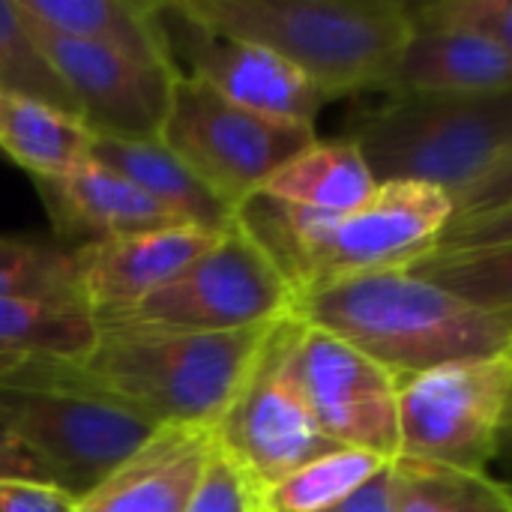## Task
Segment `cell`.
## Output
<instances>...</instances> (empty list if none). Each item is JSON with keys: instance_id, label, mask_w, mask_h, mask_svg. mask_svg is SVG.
<instances>
[{"instance_id": "9", "label": "cell", "mask_w": 512, "mask_h": 512, "mask_svg": "<svg viewBox=\"0 0 512 512\" xmlns=\"http://www.w3.org/2000/svg\"><path fill=\"white\" fill-rule=\"evenodd\" d=\"M399 384V459L486 474L512 396V357L465 360Z\"/></svg>"}, {"instance_id": "1", "label": "cell", "mask_w": 512, "mask_h": 512, "mask_svg": "<svg viewBox=\"0 0 512 512\" xmlns=\"http://www.w3.org/2000/svg\"><path fill=\"white\" fill-rule=\"evenodd\" d=\"M294 318L357 348L396 381L465 360L512 357V321L414 276L366 273L306 291Z\"/></svg>"}, {"instance_id": "5", "label": "cell", "mask_w": 512, "mask_h": 512, "mask_svg": "<svg viewBox=\"0 0 512 512\" xmlns=\"http://www.w3.org/2000/svg\"><path fill=\"white\" fill-rule=\"evenodd\" d=\"M0 423L81 501L135 456L162 426L141 411L39 363L0 381Z\"/></svg>"}, {"instance_id": "34", "label": "cell", "mask_w": 512, "mask_h": 512, "mask_svg": "<svg viewBox=\"0 0 512 512\" xmlns=\"http://www.w3.org/2000/svg\"><path fill=\"white\" fill-rule=\"evenodd\" d=\"M324 512H396V477H393V465L378 474L372 483H366L360 492H354L348 501L330 507Z\"/></svg>"}, {"instance_id": "20", "label": "cell", "mask_w": 512, "mask_h": 512, "mask_svg": "<svg viewBox=\"0 0 512 512\" xmlns=\"http://www.w3.org/2000/svg\"><path fill=\"white\" fill-rule=\"evenodd\" d=\"M18 3L27 18L60 36L102 45L126 57H135L141 63L168 69L159 30L153 21V3L144 0H18Z\"/></svg>"}, {"instance_id": "30", "label": "cell", "mask_w": 512, "mask_h": 512, "mask_svg": "<svg viewBox=\"0 0 512 512\" xmlns=\"http://www.w3.org/2000/svg\"><path fill=\"white\" fill-rule=\"evenodd\" d=\"M512 207V150L501 156L483 177L453 195V219H471Z\"/></svg>"}, {"instance_id": "25", "label": "cell", "mask_w": 512, "mask_h": 512, "mask_svg": "<svg viewBox=\"0 0 512 512\" xmlns=\"http://www.w3.org/2000/svg\"><path fill=\"white\" fill-rule=\"evenodd\" d=\"M396 512H512V498L489 474L393 462Z\"/></svg>"}, {"instance_id": "14", "label": "cell", "mask_w": 512, "mask_h": 512, "mask_svg": "<svg viewBox=\"0 0 512 512\" xmlns=\"http://www.w3.org/2000/svg\"><path fill=\"white\" fill-rule=\"evenodd\" d=\"M222 234L198 225H168L75 246L81 300L93 315L135 306L186 273Z\"/></svg>"}, {"instance_id": "12", "label": "cell", "mask_w": 512, "mask_h": 512, "mask_svg": "<svg viewBox=\"0 0 512 512\" xmlns=\"http://www.w3.org/2000/svg\"><path fill=\"white\" fill-rule=\"evenodd\" d=\"M297 369L312 414L333 444L399 459V384L384 366L303 324Z\"/></svg>"}, {"instance_id": "26", "label": "cell", "mask_w": 512, "mask_h": 512, "mask_svg": "<svg viewBox=\"0 0 512 512\" xmlns=\"http://www.w3.org/2000/svg\"><path fill=\"white\" fill-rule=\"evenodd\" d=\"M0 93L36 99L81 120L72 93L36 42L33 24L18 0H0Z\"/></svg>"}, {"instance_id": "18", "label": "cell", "mask_w": 512, "mask_h": 512, "mask_svg": "<svg viewBox=\"0 0 512 512\" xmlns=\"http://www.w3.org/2000/svg\"><path fill=\"white\" fill-rule=\"evenodd\" d=\"M90 159L144 189L186 225L207 231H228L234 225V210L216 192H210L192 174V168L168 144H162V138H93Z\"/></svg>"}, {"instance_id": "3", "label": "cell", "mask_w": 512, "mask_h": 512, "mask_svg": "<svg viewBox=\"0 0 512 512\" xmlns=\"http://www.w3.org/2000/svg\"><path fill=\"white\" fill-rule=\"evenodd\" d=\"M210 27L264 45L330 99L381 90L408 36L396 0H183Z\"/></svg>"}, {"instance_id": "31", "label": "cell", "mask_w": 512, "mask_h": 512, "mask_svg": "<svg viewBox=\"0 0 512 512\" xmlns=\"http://www.w3.org/2000/svg\"><path fill=\"white\" fill-rule=\"evenodd\" d=\"M498 243H512V207L471 216V219H453L438 249H474V246H498Z\"/></svg>"}, {"instance_id": "29", "label": "cell", "mask_w": 512, "mask_h": 512, "mask_svg": "<svg viewBox=\"0 0 512 512\" xmlns=\"http://www.w3.org/2000/svg\"><path fill=\"white\" fill-rule=\"evenodd\" d=\"M186 512H264V495L237 465H231L216 450Z\"/></svg>"}, {"instance_id": "16", "label": "cell", "mask_w": 512, "mask_h": 512, "mask_svg": "<svg viewBox=\"0 0 512 512\" xmlns=\"http://www.w3.org/2000/svg\"><path fill=\"white\" fill-rule=\"evenodd\" d=\"M36 186L57 234L66 237V246H72V240L87 246L123 234L186 225L144 189L96 159H87L60 180H39Z\"/></svg>"}, {"instance_id": "8", "label": "cell", "mask_w": 512, "mask_h": 512, "mask_svg": "<svg viewBox=\"0 0 512 512\" xmlns=\"http://www.w3.org/2000/svg\"><path fill=\"white\" fill-rule=\"evenodd\" d=\"M300 333L303 324L294 315L273 327L252 375L213 429L216 450L237 465L261 495L303 465L339 450L318 426L306 399L297 369Z\"/></svg>"}, {"instance_id": "19", "label": "cell", "mask_w": 512, "mask_h": 512, "mask_svg": "<svg viewBox=\"0 0 512 512\" xmlns=\"http://www.w3.org/2000/svg\"><path fill=\"white\" fill-rule=\"evenodd\" d=\"M96 342V318L81 303L0 297V381L39 363L84 360Z\"/></svg>"}, {"instance_id": "24", "label": "cell", "mask_w": 512, "mask_h": 512, "mask_svg": "<svg viewBox=\"0 0 512 512\" xmlns=\"http://www.w3.org/2000/svg\"><path fill=\"white\" fill-rule=\"evenodd\" d=\"M414 276L512 321V243L474 249H435L414 267Z\"/></svg>"}, {"instance_id": "23", "label": "cell", "mask_w": 512, "mask_h": 512, "mask_svg": "<svg viewBox=\"0 0 512 512\" xmlns=\"http://www.w3.org/2000/svg\"><path fill=\"white\" fill-rule=\"evenodd\" d=\"M393 462L339 447L300 471L288 474L282 483L270 486L264 492V512H324L342 501H348L354 492H360L366 483H372L378 474H384Z\"/></svg>"}, {"instance_id": "17", "label": "cell", "mask_w": 512, "mask_h": 512, "mask_svg": "<svg viewBox=\"0 0 512 512\" xmlns=\"http://www.w3.org/2000/svg\"><path fill=\"white\" fill-rule=\"evenodd\" d=\"M507 87H512L507 51L471 33L414 24L381 90L387 96H444Z\"/></svg>"}, {"instance_id": "13", "label": "cell", "mask_w": 512, "mask_h": 512, "mask_svg": "<svg viewBox=\"0 0 512 512\" xmlns=\"http://www.w3.org/2000/svg\"><path fill=\"white\" fill-rule=\"evenodd\" d=\"M30 24L93 138L141 141L162 135L177 78L171 69L60 36L33 18Z\"/></svg>"}, {"instance_id": "2", "label": "cell", "mask_w": 512, "mask_h": 512, "mask_svg": "<svg viewBox=\"0 0 512 512\" xmlns=\"http://www.w3.org/2000/svg\"><path fill=\"white\" fill-rule=\"evenodd\" d=\"M276 324L237 333H99L84 360L57 369L156 426L216 429Z\"/></svg>"}, {"instance_id": "28", "label": "cell", "mask_w": 512, "mask_h": 512, "mask_svg": "<svg viewBox=\"0 0 512 512\" xmlns=\"http://www.w3.org/2000/svg\"><path fill=\"white\" fill-rule=\"evenodd\" d=\"M414 24L480 36L512 57V0H432L408 3Z\"/></svg>"}, {"instance_id": "4", "label": "cell", "mask_w": 512, "mask_h": 512, "mask_svg": "<svg viewBox=\"0 0 512 512\" xmlns=\"http://www.w3.org/2000/svg\"><path fill=\"white\" fill-rule=\"evenodd\" d=\"M378 183H429L459 195L512 150V87L387 96L351 126Z\"/></svg>"}, {"instance_id": "10", "label": "cell", "mask_w": 512, "mask_h": 512, "mask_svg": "<svg viewBox=\"0 0 512 512\" xmlns=\"http://www.w3.org/2000/svg\"><path fill=\"white\" fill-rule=\"evenodd\" d=\"M153 21L177 78L201 81L243 108L315 126L324 105L333 102L285 57L210 27L183 0L153 3Z\"/></svg>"}, {"instance_id": "32", "label": "cell", "mask_w": 512, "mask_h": 512, "mask_svg": "<svg viewBox=\"0 0 512 512\" xmlns=\"http://www.w3.org/2000/svg\"><path fill=\"white\" fill-rule=\"evenodd\" d=\"M75 498L51 483L0 480V512H75Z\"/></svg>"}, {"instance_id": "6", "label": "cell", "mask_w": 512, "mask_h": 512, "mask_svg": "<svg viewBox=\"0 0 512 512\" xmlns=\"http://www.w3.org/2000/svg\"><path fill=\"white\" fill-rule=\"evenodd\" d=\"M297 294L234 222L186 273L135 306L93 315L99 333H237L294 315Z\"/></svg>"}, {"instance_id": "21", "label": "cell", "mask_w": 512, "mask_h": 512, "mask_svg": "<svg viewBox=\"0 0 512 512\" xmlns=\"http://www.w3.org/2000/svg\"><path fill=\"white\" fill-rule=\"evenodd\" d=\"M90 129L45 102L0 93V153L33 180H60L90 159Z\"/></svg>"}, {"instance_id": "15", "label": "cell", "mask_w": 512, "mask_h": 512, "mask_svg": "<svg viewBox=\"0 0 512 512\" xmlns=\"http://www.w3.org/2000/svg\"><path fill=\"white\" fill-rule=\"evenodd\" d=\"M213 453V429L162 426L75 512H186Z\"/></svg>"}, {"instance_id": "35", "label": "cell", "mask_w": 512, "mask_h": 512, "mask_svg": "<svg viewBox=\"0 0 512 512\" xmlns=\"http://www.w3.org/2000/svg\"><path fill=\"white\" fill-rule=\"evenodd\" d=\"M501 489H507V495L512 498V396L510 405H507V417H504V426H501V438H498V450H495V459L486 471Z\"/></svg>"}, {"instance_id": "11", "label": "cell", "mask_w": 512, "mask_h": 512, "mask_svg": "<svg viewBox=\"0 0 512 512\" xmlns=\"http://www.w3.org/2000/svg\"><path fill=\"white\" fill-rule=\"evenodd\" d=\"M453 213V195L438 186L378 183L360 210L330 222L306 291L351 276L414 267L441 246Z\"/></svg>"}, {"instance_id": "22", "label": "cell", "mask_w": 512, "mask_h": 512, "mask_svg": "<svg viewBox=\"0 0 512 512\" xmlns=\"http://www.w3.org/2000/svg\"><path fill=\"white\" fill-rule=\"evenodd\" d=\"M375 189L378 180L360 147L342 138L315 141L285 168H279L261 192L300 207L345 216L360 210L375 195Z\"/></svg>"}, {"instance_id": "7", "label": "cell", "mask_w": 512, "mask_h": 512, "mask_svg": "<svg viewBox=\"0 0 512 512\" xmlns=\"http://www.w3.org/2000/svg\"><path fill=\"white\" fill-rule=\"evenodd\" d=\"M159 138L234 213L318 141L315 126L243 108L192 78H174Z\"/></svg>"}, {"instance_id": "27", "label": "cell", "mask_w": 512, "mask_h": 512, "mask_svg": "<svg viewBox=\"0 0 512 512\" xmlns=\"http://www.w3.org/2000/svg\"><path fill=\"white\" fill-rule=\"evenodd\" d=\"M0 297L81 303L75 246L0 234Z\"/></svg>"}, {"instance_id": "33", "label": "cell", "mask_w": 512, "mask_h": 512, "mask_svg": "<svg viewBox=\"0 0 512 512\" xmlns=\"http://www.w3.org/2000/svg\"><path fill=\"white\" fill-rule=\"evenodd\" d=\"M0 480H27V483H51L48 468L0 423Z\"/></svg>"}]
</instances>
